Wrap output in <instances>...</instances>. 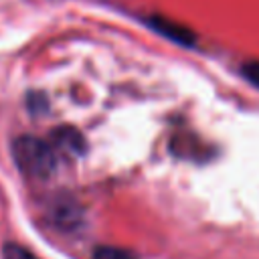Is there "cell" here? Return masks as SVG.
<instances>
[{
  "label": "cell",
  "instance_id": "6da1fadb",
  "mask_svg": "<svg viewBox=\"0 0 259 259\" xmlns=\"http://www.w3.org/2000/svg\"><path fill=\"white\" fill-rule=\"evenodd\" d=\"M12 156L22 174L30 178H49L55 172V148L34 136H20L12 142Z\"/></svg>",
  "mask_w": 259,
  "mask_h": 259
},
{
  "label": "cell",
  "instance_id": "7a4b0ae2",
  "mask_svg": "<svg viewBox=\"0 0 259 259\" xmlns=\"http://www.w3.org/2000/svg\"><path fill=\"white\" fill-rule=\"evenodd\" d=\"M150 26L156 28L160 34H164L166 38L178 42V45H194V32L190 28H186L184 24L176 22V20H170V18H164V16H154L150 18Z\"/></svg>",
  "mask_w": 259,
  "mask_h": 259
},
{
  "label": "cell",
  "instance_id": "3957f363",
  "mask_svg": "<svg viewBox=\"0 0 259 259\" xmlns=\"http://www.w3.org/2000/svg\"><path fill=\"white\" fill-rule=\"evenodd\" d=\"M51 146H55V148H59L67 154L79 156V154L85 152V138L75 127H61L53 134V144Z\"/></svg>",
  "mask_w": 259,
  "mask_h": 259
},
{
  "label": "cell",
  "instance_id": "277c9868",
  "mask_svg": "<svg viewBox=\"0 0 259 259\" xmlns=\"http://www.w3.org/2000/svg\"><path fill=\"white\" fill-rule=\"evenodd\" d=\"M51 214H53V221H55L59 227L71 229V227H75V225L79 223V219H81V208H79L77 202L71 200V198H59V200H55Z\"/></svg>",
  "mask_w": 259,
  "mask_h": 259
},
{
  "label": "cell",
  "instance_id": "5b68a950",
  "mask_svg": "<svg viewBox=\"0 0 259 259\" xmlns=\"http://www.w3.org/2000/svg\"><path fill=\"white\" fill-rule=\"evenodd\" d=\"M93 259H136L130 251L119 249V247H109V245H99L93 251Z\"/></svg>",
  "mask_w": 259,
  "mask_h": 259
},
{
  "label": "cell",
  "instance_id": "8992f818",
  "mask_svg": "<svg viewBox=\"0 0 259 259\" xmlns=\"http://www.w3.org/2000/svg\"><path fill=\"white\" fill-rule=\"evenodd\" d=\"M2 259H38L18 243H6L2 247Z\"/></svg>",
  "mask_w": 259,
  "mask_h": 259
},
{
  "label": "cell",
  "instance_id": "52a82bcc",
  "mask_svg": "<svg viewBox=\"0 0 259 259\" xmlns=\"http://www.w3.org/2000/svg\"><path fill=\"white\" fill-rule=\"evenodd\" d=\"M241 71H243V75H245V79H247V81H251L253 85H257V87H259V63H257V61L245 63Z\"/></svg>",
  "mask_w": 259,
  "mask_h": 259
}]
</instances>
